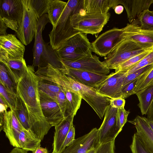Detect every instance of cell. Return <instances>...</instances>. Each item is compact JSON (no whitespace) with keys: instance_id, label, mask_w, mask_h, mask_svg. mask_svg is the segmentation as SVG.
Instances as JSON below:
<instances>
[{"instance_id":"6da1fadb","label":"cell","mask_w":153,"mask_h":153,"mask_svg":"<svg viewBox=\"0 0 153 153\" xmlns=\"http://www.w3.org/2000/svg\"><path fill=\"white\" fill-rule=\"evenodd\" d=\"M35 72L33 65H27V71L16 84V90L27 108L30 131L42 140L52 126L42 112L38 87L39 78Z\"/></svg>"},{"instance_id":"7a4b0ae2","label":"cell","mask_w":153,"mask_h":153,"mask_svg":"<svg viewBox=\"0 0 153 153\" xmlns=\"http://www.w3.org/2000/svg\"><path fill=\"white\" fill-rule=\"evenodd\" d=\"M50 22L48 14H45L39 19L35 36L33 49L34 66L44 67L48 64L59 69L65 67L62 63L56 51L44 41L42 32L45 25Z\"/></svg>"},{"instance_id":"3957f363","label":"cell","mask_w":153,"mask_h":153,"mask_svg":"<svg viewBox=\"0 0 153 153\" xmlns=\"http://www.w3.org/2000/svg\"><path fill=\"white\" fill-rule=\"evenodd\" d=\"M82 0H69L56 25L49 34L50 45L56 51L70 38L79 32L72 26L70 17L82 8Z\"/></svg>"},{"instance_id":"277c9868","label":"cell","mask_w":153,"mask_h":153,"mask_svg":"<svg viewBox=\"0 0 153 153\" xmlns=\"http://www.w3.org/2000/svg\"><path fill=\"white\" fill-rule=\"evenodd\" d=\"M60 86L79 94L92 108L102 119L105 109L110 105V98L100 94L93 87L86 86L76 81L65 73L61 79Z\"/></svg>"},{"instance_id":"5b68a950","label":"cell","mask_w":153,"mask_h":153,"mask_svg":"<svg viewBox=\"0 0 153 153\" xmlns=\"http://www.w3.org/2000/svg\"><path fill=\"white\" fill-rule=\"evenodd\" d=\"M110 16L109 12L105 14L88 13L81 8L73 14L70 19L75 30L86 34L94 35L101 32Z\"/></svg>"},{"instance_id":"8992f818","label":"cell","mask_w":153,"mask_h":153,"mask_svg":"<svg viewBox=\"0 0 153 153\" xmlns=\"http://www.w3.org/2000/svg\"><path fill=\"white\" fill-rule=\"evenodd\" d=\"M56 51L61 60L74 61L91 55L93 50L87 34L79 32L68 39Z\"/></svg>"},{"instance_id":"52a82bcc","label":"cell","mask_w":153,"mask_h":153,"mask_svg":"<svg viewBox=\"0 0 153 153\" xmlns=\"http://www.w3.org/2000/svg\"><path fill=\"white\" fill-rule=\"evenodd\" d=\"M22 18L16 32L17 37L25 45L29 44L35 36L39 18L33 7L30 0H22Z\"/></svg>"},{"instance_id":"ba28073f","label":"cell","mask_w":153,"mask_h":153,"mask_svg":"<svg viewBox=\"0 0 153 153\" xmlns=\"http://www.w3.org/2000/svg\"><path fill=\"white\" fill-rule=\"evenodd\" d=\"M146 51L133 41L125 39L105 57L103 62L110 70H115L131 58Z\"/></svg>"},{"instance_id":"9c48e42d","label":"cell","mask_w":153,"mask_h":153,"mask_svg":"<svg viewBox=\"0 0 153 153\" xmlns=\"http://www.w3.org/2000/svg\"><path fill=\"white\" fill-rule=\"evenodd\" d=\"M123 28L114 27L100 35L91 44L93 52L106 57L125 39Z\"/></svg>"},{"instance_id":"30bf717a","label":"cell","mask_w":153,"mask_h":153,"mask_svg":"<svg viewBox=\"0 0 153 153\" xmlns=\"http://www.w3.org/2000/svg\"><path fill=\"white\" fill-rule=\"evenodd\" d=\"M118 109L109 105L104 113L103 121L98 130L99 144L115 140L121 131L118 126L117 119Z\"/></svg>"},{"instance_id":"8fae6325","label":"cell","mask_w":153,"mask_h":153,"mask_svg":"<svg viewBox=\"0 0 153 153\" xmlns=\"http://www.w3.org/2000/svg\"><path fill=\"white\" fill-rule=\"evenodd\" d=\"M126 71H115L108 75L107 78L94 88L102 95L110 99L117 98L124 79Z\"/></svg>"},{"instance_id":"7c38bea8","label":"cell","mask_w":153,"mask_h":153,"mask_svg":"<svg viewBox=\"0 0 153 153\" xmlns=\"http://www.w3.org/2000/svg\"><path fill=\"white\" fill-rule=\"evenodd\" d=\"M61 61L64 66L68 68L102 75H107L110 73V69L95 55L92 54L74 61Z\"/></svg>"},{"instance_id":"4fadbf2b","label":"cell","mask_w":153,"mask_h":153,"mask_svg":"<svg viewBox=\"0 0 153 153\" xmlns=\"http://www.w3.org/2000/svg\"><path fill=\"white\" fill-rule=\"evenodd\" d=\"M123 29L125 39L133 41L146 51L153 50V31L142 29L134 24H127Z\"/></svg>"},{"instance_id":"5bb4252c","label":"cell","mask_w":153,"mask_h":153,"mask_svg":"<svg viewBox=\"0 0 153 153\" xmlns=\"http://www.w3.org/2000/svg\"><path fill=\"white\" fill-rule=\"evenodd\" d=\"M98 130L93 128L88 133L75 140L60 153H87L99 145Z\"/></svg>"},{"instance_id":"9a60e30c","label":"cell","mask_w":153,"mask_h":153,"mask_svg":"<svg viewBox=\"0 0 153 153\" xmlns=\"http://www.w3.org/2000/svg\"><path fill=\"white\" fill-rule=\"evenodd\" d=\"M0 62L3 63L16 85L26 74L27 66L25 59L14 58L0 49Z\"/></svg>"},{"instance_id":"2e32d148","label":"cell","mask_w":153,"mask_h":153,"mask_svg":"<svg viewBox=\"0 0 153 153\" xmlns=\"http://www.w3.org/2000/svg\"><path fill=\"white\" fill-rule=\"evenodd\" d=\"M39 93L43 114L52 127L55 126L66 117L55 100L39 91Z\"/></svg>"},{"instance_id":"e0dca14e","label":"cell","mask_w":153,"mask_h":153,"mask_svg":"<svg viewBox=\"0 0 153 153\" xmlns=\"http://www.w3.org/2000/svg\"><path fill=\"white\" fill-rule=\"evenodd\" d=\"M16 116L14 111H6L4 116L3 130L11 145L20 148L19 137L21 130L24 128Z\"/></svg>"},{"instance_id":"ac0fdd59","label":"cell","mask_w":153,"mask_h":153,"mask_svg":"<svg viewBox=\"0 0 153 153\" xmlns=\"http://www.w3.org/2000/svg\"><path fill=\"white\" fill-rule=\"evenodd\" d=\"M62 70L65 74L76 81L86 86L93 88H95L108 76L107 75L99 74L65 67L62 69Z\"/></svg>"},{"instance_id":"d6986e66","label":"cell","mask_w":153,"mask_h":153,"mask_svg":"<svg viewBox=\"0 0 153 153\" xmlns=\"http://www.w3.org/2000/svg\"><path fill=\"white\" fill-rule=\"evenodd\" d=\"M23 12L22 0H0V17L16 21L19 26Z\"/></svg>"},{"instance_id":"ffe728a7","label":"cell","mask_w":153,"mask_h":153,"mask_svg":"<svg viewBox=\"0 0 153 153\" xmlns=\"http://www.w3.org/2000/svg\"><path fill=\"white\" fill-rule=\"evenodd\" d=\"M24 45L15 35L8 34L0 36V49L13 58H24L25 50Z\"/></svg>"},{"instance_id":"44dd1931","label":"cell","mask_w":153,"mask_h":153,"mask_svg":"<svg viewBox=\"0 0 153 153\" xmlns=\"http://www.w3.org/2000/svg\"><path fill=\"white\" fill-rule=\"evenodd\" d=\"M128 121L134 126L136 134L148 150L153 153V131L144 117L137 116L134 120Z\"/></svg>"},{"instance_id":"7402d4cb","label":"cell","mask_w":153,"mask_h":153,"mask_svg":"<svg viewBox=\"0 0 153 153\" xmlns=\"http://www.w3.org/2000/svg\"><path fill=\"white\" fill-rule=\"evenodd\" d=\"M153 0H117V3L124 7L130 24L143 11L149 9Z\"/></svg>"},{"instance_id":"603a6c76","label":"cell","mask_w":153,"mask_h":153,"mask_svg":"<svg viewBox=\"0 0 153 153\" xmlns=\"http://www.w3.org/2000/svg\"><path fill=\"white\" fill-rule=\"evenodd\" d=\"M74 116H67L59 123L55 126V131L53 143V152L60 153L64 142L73 123Z\"/></svg>"},{"instance_id":"cb8c5ba5","label":"cell","mask_w":153,"mask_h":153,"mask_svg":"<svg viewBox=\"0 0 153 153\" xmlns=\"http://www.w3.org/2000/svg\"><path fill=\"white\" fill-rule=\"evenodd\" d=\"M117 6L116 0H84L82 2V9L88 13L106 14L110 8L114 9Z\"/></svg>"},{"instance_id":"d4e9b609","label":"cell","mask_w":153,"mask_h":153,"mask_svg":"<svg viewBox=\"0 0 153 153\" xmlns=\"http://www.w3.org/2000/svg\"><path fill=\"white\" fill-rule=\"evenodd\" d=\"M20 148L27 151L34 152L39 146H41L42 140L31 131L24 128L20 131L19 137Z\"/></svg>"},{"instance_id":"484cf974","label":"cell","mask_w":153,"mask_h":153,"mask_svg":"<svg viewBox=\"0 0 153 153\" xmlns=\"http://www.w3.org/2000/svg\"><path fill=\"white\" fill-rule=\"evenodd\" d=\"M67 3L59 0H48V15L53 27L56 25Z\"/></svg>"},{"instance_id":"4316f807","label":"cell","mask_w":153,"mask_h":153,"mask_svg":"<svg viewBox=\"0 0 153 153\" xmlns=\"http://www.w3.org/2000/svg\"><path fill=\"white\" fill-rule=\"evenodd\" d=\"M135 94L139 101L138 106L142 114H147L153 101V85L144 88Z\"/></svg>"},{"instance_id":"83f0119b","label":"cell","mask_w":153,"mask_h":153,"mask_svg":"<svg viewBox=\"0 0 153 153\" xmlns=\"http://www.w3.org/2000/svg\"><path fill=\"white\" fill-rule=\"evenodd\" d=\"M14 111L18 120L23 127L26 130L31 131L27 108L23 101L17 94Z\"/></svg>"},{"instance_id":"f1b7e54d","label":"cell","mask_w":153,"mask_h":153,"mask_svg":"<svg viewBox=\"0 0 153 153\" xmlns=\"http://www.w3.org/2000/svg\"><path fill=\"white\" fill-rule=\"evenodd\" d=\"M63 91L67 101L66 116L69 115L75 116L80 107L82 98L79 94L70 90L63 88Z\"/></svg>"},{"instance_id":"f546056e","label":"cell","mask_w":153,"mask_h":153,"mask_svg":"<svg viewBox=\"0 0 153 153\" xmlns=\"http://www.w3.org/2000/svg\"><path fill=\"white\" fill-rule=\"evenodd\" d=\"M38 87L39 91L55 100L58 93L63 89V88L59 85L48 81L39 78Z\"/></svg>"},{"instance_id":"4dcf8cb0","label":"cell","mask_w":153,"mask_h":153,"mask_svg":"<svg viewBox=\"0 0 153 153\" xmlns=\"http://www.w3.org/2000/svg\"><path fill=\"white\" fill-rule=\"evenodd\" d=\"M4 65L0 62V83L7 90L14 94H16V85L13 82Z\"/></svg>"},{"instance_id":"1f68e13d","label":"cell","mask_w":153,"mask_h":153,"mask_svg":"<svg viewBox=\"0 0 153 153\" xmlns=\"http://www.w3.org/2000/svg\"><path fill=\"white\" fill-rule=\"evenodd\" d=\"M142 29L153 31V12L149 9L143 11L137 17Z\"/></svg>"},{"instance_id":"d6a6232c","label":"cell","mask_w":153,"mask_h":153,"mask_svg":"<svg viewBox=\"0 0 153 153\" xmlns=\"http://www.w3.org/2000/svg\"><path fill=\"white\" fill-rule=\"evenodd\" d=\"M152 85H153V68L138 78L134 89V92L135 94L140 91Z\"/></svg>"},{"instance_id":"836d02e7","label":"cell","mask_w":153,"mask_h":153,"mask_svg":"<svg viewBox=\"0 0 153 153\" xmlns=\"http://www.w3.org/2000/svg\"><path fill=\"white\" fill-rule=\"evenodd\" d=\"M151 51H145L131 58L119 65L115 70L127 71L137 64Z\"/></svg>"},{"instance_id":"e575fe53","label":"cell","mask_w":153,"mask_h":153,"mask_svg":"<svg viewBox=\"0 0 153 153\" xmlns=\"http://www.w3.org/2000/svg\"><path fill=\"white\" fill-rule=\"evenodd\" d=\"M17 94H14L7 90L0 84V97L8 105L10 110L14 111Z\"/></svg>"},{"instance_id":"d590c367","label":"cell","mask_w":153,"mask_h":153,"mask_svg":"<svg viewBox=\"0 0 153 153\" xmlns=\"http://www.w3.org/2000/svg\"><path fill=\"white\" fill-rule=\"evenodd\" d=\"M130 147L132 153H151L145 146L139 137L134 133Z\"/></svg>"},{"instance_id":"8d00e7d4","label":"cell","mask_w":153,"mask_h":153,"mask_svg":"<svg viewBox=\"0 0 153 153\" xmlns=\"http://www.w3.org/2000/svg\"><path fill=\"white\" fill-rule=\"evenodd\" d=\"M153 68V64L147 65L126 75L124 79L123 86L139 78L143 74L150 71Z\"/></svg>"},{"instance_id":"74e56055","label":"cell","mask_w":153,"mask_h":153,"mask_svg":"<svg viewBox=\"0 0 153 153\" xmlns=\"http://www.w3.org/2000/svg\"><path fill=\"white\" fill-rule=\"evenodd\" d=\"M33 7L40 18L44 14L48 13V0H30Z\"/></svg>"},{"instance_id":"f35d334b","label":"cell","mask_w":153,"mask_h":153,"mask_svg":"<svg viewBox=\"0 0 153 153\" xmlns=\"http://www.w3.org/2000/svg\"><path fill=\"white\" fill-rule=\"evenodd\" d=\"M153 64V50L134 66L128 70L127 75L147 65Z\"/></svg>"},{"instance_id":"ab89813d","label":"cell","mask_w":153,"mask_h":153,"mask_svg":"<svg viewBox=\"0 0 153 153\" xmlns=\"http://www.w3.org/2000/svg\"><path fill=\"white\" fill-rule=\"evenodd\" d=\"M138 79V78L134 80L123 86L118 95V97L125 99L131 95L135 94L134 89Z\"/></svg>"},{"instance_id":"60d3db41","label":"cell","mask_w":153,"mask_h":153,"mask_svg":"<svg viewBox=\"0 0 153 153\" xmlns=\"http://www.w3.org/2000/svg\"><path fill=\"white\" fill-rule=\"evenodd\" d=\"M55 100L58 104L64 116L66 117L68 104L65 94L63 91V88L58 93Z\"/></svg>"},{"instance_id":"b9f144b4","label":"cell","mask_w":153,"mask_h":153,"mask_svg":"<svg viewBox=\"0 0 153 153\" xmlns=\"http://www.w3.org/2000/svg\"><path fill=\"white\" fill-rule=\"evenodd\" d=\"M115 140L100 144L96 149L95 153H115Z\"/></svg>"},{"instance_id":"7bdbcfd3","label":"cell","mask_w":153,"mask_h":153,"mask_svg":"<svg viewBox=\"0 0 153 153\" xmlns=\"http://www.w3.org/2000/svg\"><path fill=\"white\" fill-rule=\"evenodd\" d=\"M129 113V111L126 110L124 108L117 109V123L118 126L122 130L127 121V117Z\"/></svg>"},{"instance_id":"ee69618b","label":"cell","mask_w":153,"mask_h":153,"mask_svg":"<svg viewBox=\"0 0 153 153\" xmlns=\"http://www.w3.org/2000/svg\"><path fill=\"white\" fill-rule=\"evenodd\" d=\"M75 128L73 123L62 145L61 152L75 140Z\"/></svg>"},{"instance_id":"f6af8a7d","label":"cell","mask_w":153,"mask_h":153,"mask_svg":"<svg viewBox=\"0 0 153 153\" xmlns=\"http://www.w3.org/2000/svg\"><path fill=\"white\" fill-rule=\"evenodd\" d=\"M126 101L125 99L120 97L110 99V105L113 107L117 109L124 108Z\"/></svg>"},{"instance_id":"bcb514c9","label":"cell","mask_w":153,"mask_h":153,"mask_svg":"<svg viewBox=\"0 0 153 153\" xmlns=\"http://www.w3.org/2000/svg\"><path fill=\"white\" fill-rule=\"evenodd\" d=\"M0 20H2L5 24L6 26L16 32L18 25L16 21L13 20L4 18L0 17Z\"/></svg>"},{"instance_id":"7dc6e473","label":"cell","mask_w":153,"mask_h":153,"mask_svg":"<svg viewBox=\"0 0 153 153\" xmlns=\"http://www.w3.org/2000/svg\"><path fill=\"white\" fill-rule=\"evenodd\" d=\"M7 27L4 23L1 20H0V36L7 35L6 32Z\"/></svg>"},{"instance_id":"c3c4849f","label":"cell","mask_w":153,"mask_h":153,"mask_svg":"<svg viewBox=\"0 0 153 153\" xmlns=\"http://www.w3.org/2000/svg\"><path fill=\"white\" fill-rule=\"evenodd\" d=\"M147 114V118L149 120L153 122V101L148 110Z\"/></svg>"},{"instance_id":"681fc988","label":"cell","mask_w":153,"mask_h":153,"mask_svg":"<svg viewBox=\"0 0 153 153\" xmlns=\"http://www.w3.org/2000/svg\"><path fill=\"white\" fill-rule=\"evenodd\" d=\"M33 153H48V151L46 148H42L39 146L33 152Z\"/></svg>"},{"instance_id":"f907efd6","label":"cell","mask_w":153,"mask_h":153,"mask_svg":"<svg viewBox=\"0 0 153 153\" xmlns=\"http://www.w3.org/2000/svg\"><path fill=\"white\" fill-rule=\"evenodd\" d=\"M9 153H28L27 151L21 148H15L13 149Z\"/></svg>"},{"instance_id":"816d5d0a","label":"cell","mask_w":153,"mask_h":153,"mask_svg":"<svg viewBox=\"0 0 153 153\" xmlns=\"http://www.w3.org/2000/svg\"><path fill=\"white\" fill-rule=\"evenodd\" d=\"M114 10L116 14H120L123 12L124 7L123 6L119 5L116 6Z\"/></svg>"},{"instance_id":"f5cc1de1","label":"cell","mask_w":153,"mask_h":153,"mask_svg":"<svg viewBox=\"0 0 153 153\" xmlns=\"http://www.w3.org/2000/svg\"><path fill=\"white\" fill-rule=\"evenodd\" d=\"M0 114L4 115L5 112L7 111V110L8 107L1 103H0Z\"/></svg>"},{"instance_id":"db71d44e","label":"cell","mask_w":153,"mask_h":153,"mask_svg":"<svg viewBox=\"0 0 153 153\" xmlns=\"http://www.w3.org/2000/svg\"><path fill=\"white\" fill-rule=\"evenodd\" d=\"M146 121L151 128L152 130L153 131V122L149 120L147 118L144 117Z\"/></svg>"},{"instance_id":"11a10c76","label":"cell","mask_w":153,"mask_h":153,"mask_svg":"<svg viewBox=\"0 0 153 153\" xmlns=\"http://www.w3.org/2000/svg\"><path fill=\"white\" fill-rule=\"evenodd\" d=\"M96 149L90 150L87 153H95Z\"/></svg>"},{"instance_id":"9f6ffc18","label":"cell","mask_w":153,"mask_h":153,"mask_svg":"<svg viewBox=\"0 0 153 153\" xmlns=\"http://www.w3.org/2000/svg\"><path fill=\"white\" fill-rule=\"evenodd\" d=\"M52 153H53V152H52Z\"/></svg>"},{"instance_id":"6f0895ef","label":"cell","mask_w":153,"mask_h":153,"mask_svg":"<svg viewBox=\"0 0 153 153\" xmlns=\"http://www.w3.org/2000/svg\"><path fill=\"white\" fill-rule=\"evenodd\" d=\"M152 11H153V10H152Z\"/></svg>"}]
</instances>
